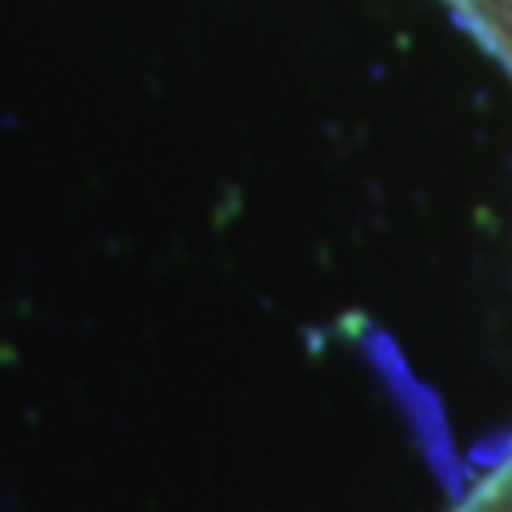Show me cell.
I'll list each match as a JSON object with an SVG mask.
<instances>
[{
  "label": "cell",
  "instance_id": "6da1fadb",
  "mask_svg": "<svg viewBox=\"0 0 512 512\" xmlns=\"http://www.w3.org/2000/svg\"><path fill=\"white\" fill-rule=\"evenodd\" d=\"M456 512H512V456L490 478H482Z\"/></svg>",
  "mask_w": 512,
  "mask_h": 512
},
{
  "label": "cell",
  "instance_id": "7a4b0ae2",
  "mask_svg": "<svg viewBox=\"0 0 512 512\" xmlns=\"http://www.w3.org/2000/svg\"><path fill=\"white\" fill-rule=\"evenodd\" d=\"M475 31L512 69V0H490L486 12L475 19Z\"/></svg>",
  "mask_w": 512,
  "mask_h": 512
}]
</instances>
